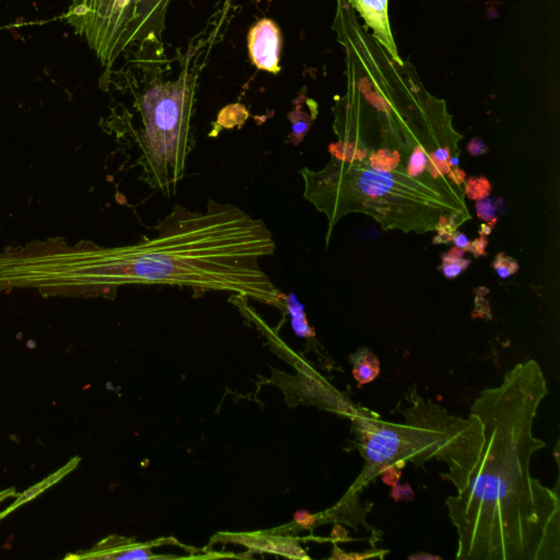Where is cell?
Masks as SVG:
<instances>
[{
  "instance_id": "cell-30",
  "label": "cell",
  "mask_w": 560,
  "mask_h": 560,
  "mask_svg": "<svg viewBox=\"0 0 560 560\" xmlns=\"http://www.w3.org/2000/svg\"><path fill=\"white\" fill-rule=\"evenodd\" d=\"M433 153H435L438 160L448 163L449 160H450L452 151H451L450 147H447V146H445V147L438 148V149L433 151Z\"/></svg>"
},
{
  "instance_id": "cell-27",
  "label": "cell",
  "mask_w": 560,
  "mask_h": 560,
  "mask_svg": "<svg viewBox=\"0 0 560 560\" xmlns=\"http://www.w3.org/2000/svg\"><path fill=\"white\" fill-rule=\"evenodd\" d=\"M468 151L472 155H482L487 153L489 149L484 140L480 138H474L468 143Z\"/></svg>"
},
{
  "instance_id": "cell-22",
  "label": "cell",
  "mask_w": 560,
  "mask_h": 560,
  "mask_svg": "<svg viewBox=\"0 0 560 560\" xmlns=\"http://www.w3.org/2000/svg\"><path fill=\"white\" fill-rule=\"evenodd\" d=\"M426 171L435 180H442L450 173L451 167L449 163L438 160L435 153H429L427 155Z\"/></svg>"
},
{
  "instance_id": "cell-29",
  "label": "cell",
  "mask_w": 560,
  "mask_h": 560,
  "mask_svg": "<svg viewBox=\"0 0 560 560\" xmlns=\"http://www.w3.org/2000/svg\"><path fill=\"white\" fill-rule=\"evenodd\" d=\"M452 242H454L455 246H458V248L465 251V248H468V243H470V240H468V237H466L464 233L458 230H455L454 232H453Z\"/></svg>"
},
{
  "instance_id": "cell-32",
  "label": "cell",
  "mask_w": 560,
  "mask_h": 560,
  "mask_svg": "<svg viewBox=\"0 0 560 560\" xmlns=\"http://www.w3.org/2000/svg\"><path fill=\"white\" fill-rule=\"evenodd\" d=\"M410 560H441L440 556L431 555L427 553H417L408 556Z\"/></svg>"
},
{
  "instance_id": "cell-13",
  "label": "cell",
  "mask_w": 560,
  "mask_h": 560,
  "mask_svg": "<svg viewBox=\"0 0 560 560\" xmlns=\"http://www.w3.org/2000/svg\"><path fill=\"white\" fill-rule=\"evenodd\" d=\"M358 8L365 11V15L371 24L377 25L384 32L386 29V4L388 0H356Z\"/></svg>"
},
{
  "instance_id": "cell-17",
  "label": "cell",
  "mask_w": 560,
  "mask_h": 560,
  "mask_svg": "<svg viewBox=\"0 0 560 560\" xmlns=\"http://www.w3.org/2000/svg\"><path fill=\"white\" fill-rule=\"evenodd\" d=\"M248 118V112L243 105H229L218 116V124H220L223 128H233L234 126L242 125Z\"/></svg>"
},
{
  "instance_id": "cell-23",
  "label": "cell",
  "mask_w": 560,
  "mask_h": 560,
  "mask_svg": "<svg viewBox=\"0 0 560 560\" xmlns=\"http://www.w3.org/2000/svg\"><path fill=\"white\" fill-rule=\"evenodd\" d=\"M390 497L396 503H398V501H412L415 498V493H414L413 488L410 484L406 483L402 485V484L398 483L396 486H393Z\"/></svg>"
},
{
  "instance_id": "cell-15",
  "label": "cell",
  "mask_w": 560,
  "mask_h": 560,
  "mask_svg": "<svg viewBox=\"0 0 560 560\" xmlns=\"http://www.w3.org/2000/svg\"><path fill=\"white\" fill-rule=\"evenodd\" d=\"M288 118H289L291 124H293L289 139H290L293 145L298 146L299 144L302 143L305 135H307L309 130H310V116H309L307 113L303 112V111L295 108V110L291 111V112L288 114Z\"/></svg>"
},
{
  "instance_id": "cell-26",
  "label": "cell",
  "mask_w": 560,
  "mask_h": 560,
  "mask_svg": "<svg viewBox=\"0 0 560 560\" xmlns=\"http://www.w3.org/2000/svg\"><path fill=\"white\" fill-rule=\"evenodd\" d=\"M293 519H295L298 524H300L301 526H303L304 528H311V526L314 524L315 520H316L314 515L311 514V513L307 510L297 511L295 515H293Z\"/></svg>"
},
{
  "instance_id": "cell-19",
  "label": "cell",
  "mask_w": 560,
  "mask_h": 560,
  "mask_svg": "<svg viewBox=\"0 0 560 560\" xmlns=\"http://www.w3.org/2000/svg\"><path fill=\"white\" fill-rule=\"evenodd\" d=\"M428 150L424 146H417L414 149L412 155L408 158V163H406V172L413 178H418L426 171L427 165Z\"/></svg>"
},
{
  "instance_id": "cell-4",
  "label": "cell",
  "mask_w": 560,
  "mask_h": 560,
  "mask_svg": "<svg viewBox=\"0 0 560 560\" xmlns=\"http://www.w3.org/2000/svg\"><path fill=\"white\" fill-rule=\"evenodd\" d=\"M197 52L192 60L194 54L188 52L178 78L155 81L136 105L140 126L134 137L139 153L137 164L143 170L140 178L167 197L184 178L186 159L194 147L190 122L200 71L202 52Z\"/></svg>"
},
{
  "instance_id": "cell-12",
  "label": "cell",
  "mask_w": 560,
  "mask_h": 560,
  "mask_svg": "<svg viewBox=\"0 0 560 560\" xmlns=\"http://www.w3.org/2000/svg\"><path fill=\"white\" fill-rule=\"evenodd\" d=\"M368 163L371 168L379 172H391L398 168V165L402 163V157L398 151L382 148L369 153Z\"/></svg>"
},
{
  "instance_id": "cell-3",
  "label": "cell",
  "mask_w": 560,
  "mask_h": 560,
  "mask_svg": "<svg viewBox=\"0 0 560 560\" xmlns=\"http://www.w3.org/2000/svg\"><path fill=\"white\" fill-rule=\"evenodd\" d=\"M396 412L400 423L381 419L377 414L356 406L348 417L351 419L358 449L365 458L363 474L355 484L360 489L370 483L381 470L391 464L402 470L407 463L416 468L428 461L438 460L448 465L441 477L456 491L468 484L483 449L482 424L475 414L468 419L449 412L418 394L412 385Z\"/></svg>"
},
{
  "instance_id": "cell-14",
  "label": "cell",
  "mask_w": 560,
  "mask_h": 560,
  "mask_svg": "<svg viewBox=\"0 0 560 560\" xmlns=\"http://www.w3.org/2000/svg\"><path fill=\"white\" fill-rule=\"evenodd\" d=\"M328 151L332 158H335L340 161H344V162L365 160L369 155L367 150H363L361 148L358 147L355 143L343 141V140H340L335 144H330L328 146Z\"/></svg>"
},
{
  "instance_id": "cell-16",
  "label": "cell",
  "mask_w": 560,
  "mask_h": 560,
  "mask_svg": "<svg viewBox=\"0 0 560 560\" xmlns=\"http://www.w3.org/2000/svg\"><path fill=\"white\" fill-rule=\"evenodd\" d=\"M501 200H491L489 196H487V197L478 200L476 203L475 208L478 218L486 221L490 227H493L499 220L500 208H505L503 204L499 206Z\"/></svg>"
},
{
  "instance_id": "cell-34",
  "label": "cell",
  "mask_w": 560,
  "mask_h": 560,
  "mask_svg": "<svg viewBox=\"0 0 560 560\" xmlns=\"http://www.w3.org/2000/svg\"><path fill=\"white\" fill-rule=\"evenodd\" d=\"M490 232H491V227L486 225V223H484V225H482V227H479L480 235H486V237H487L488 234H490Z\"/></svg>"
},
{
  "instance_id": "cell-9",
  "label": "cell",
  "mask_w": 560,
  "mask_h": 560,
  "mask_svg": "<svg viewBox=\"0 0 560 560\" xmlns=\"http://www.w3.org/2000/svg\"><path fill=\"white\" fill-rule=\"evenodd\" d=\"M235 540L242 542V544L248 547L251 546L253 548L267 550L270 553L281 554L288 557L308 558L304 554V550H301L293 540L278 538H258L248 536H235Z\"/></svg>"
},
{
  "instance_id": "cell-21",
  "label": "cell",
  "mask_w": 560,
  "mask_h": 560,
  "mask_svg": "<svg viewBox=\"0 0 560 560\" xmlns=\"http://www.w3.org/2000/svg\"><path fill=\"white\" fill-rule=\"evenodd\" d=\"M491 266L501 279L511 277L515 273H518L519 268H520L519 262L505 253L497 254Z\"/></svg>"
},
{
  "instance_id": "cell-7",
  "label": "cell",
  "mask_w": 560,
  "mask_h": 560,
  "mask_svg": "<svg viewBox=\"0 0 560 560\" xmlns=\"http://www.w3.org/2000/svg\"><path fill=\"white\" fill-rule=\"evenodd\" d=\"M173 0H140L130 27L128 43L161 44L165 15Z\"/></svg>"
},
{
  "instance_id": "cell-28",
  "label": "cell",
  "mask_w": 560,
  "mask_h": 560,
  "mask_svg": "<svg viewBox=\"0 0 560 560\" xmlns=\"http://www.w3.org/2000/svg\"><path fill=\"white\" fill-rule=\"evenodd\" d=\"M447 176L452 181V183L456 184V186H461L462 183L465 182V172H464L462 169L458 168V167H454V169L451 170L450 173H449Z\"/></svg>"
},
{
  "instance_id": "cell-24",
  "label": "cell",
  "mask_w": 560,
  "mask_h": 560,
  "mask_svg": "<svg viewBox=\"0 0 560 560\" xmlns=\"http://www.w3.org/2000/svg\"><path fill=\"white\" fill-rule=\"evenodd\" d=\"M380 476L382 477L383 483L393 487L400 482V476H402V470L394 465V464H391V465H388L381 470Z\"/></svg>"
},
{
  "instance_id": "cell-35",
  "label": "cell",
  "mask_w": 560,
  "mask_h": 560,
  "mask_svg": "<svg viewBox=\"0 0 560 560\" xmlns=\"http://www.w3.org/2000/svg\"><path fill=\"white\" fill-rule=\"evenodd\" d=\"M449 165H450L451 168H454V167H458V158H450V160H449Z\"/></svg>"
},
{
  "instance_id": "cell-1",
  "label": "cell",
  "mask_w": 560,
  "mask_h": 560,
  "mask_svg": "<svg viewBox=\"0 0 560 560\" xmlns=\"http://www.w3.org/2000/svg\"><path fill=\"white\" fill-rule=\"evenodd\" d=\"M547 394L542 367L530 359L472 404L483 449L468 485L445 500L458 534L456 559H560L559 496L530 468L546 447L533 429Z\"/></svg>"
},
{
  "instance_id": "cell-8",
  "label": "cell",
  "mask_w": 560,
  "mask_h": 560,
  "mask_svg": "<svg viewBox=\"0 0 560 560\" xmlns=\"http://www.w3.org/2000/svg\"><path fill=\"white\" fill-rule=\"evenodd\" d=\"M150 544H139L127 538L111 536L95 546L92 550L78 558H92V559H150L157 558L151 553Z\"/></svg>"
},
{
  "instance_id": "cell-5",
  "label": "cell",
  "mask_w": 560,
  "mask_h": 560,
  "mask_svg": "<svg viewBox=\"0 0 560 560\" xmlns=\"http://www.w3.org/2000/svg\"><path fill=\"white\" fill-rule=\"evenodd\" d=\"M140 0H70L64 20L100 63L111 67L130 48L128 35Z\"/></svg>"
},
{
  "instance_id": "cell-33",
  "label": "cell",
  "mask_w": 560,
  "mask_h": 560,
  "mask_svg": "<svg viewBox=\"0 0 560 560\" xmlns=\"http://www.w3.org/2000/svg\"><path fill=\"white\" fill-rule=\"evenodd\" d=\"M447 255L451 256V258H464V254H465V251L463 250V248H458V246H454V248H451L448 253H445Z\"/></svg>"
},
{
  "instance_id": "cell-2",
  "label": "cell",
  "mask_w": 560,
  "mask_h": 560,
  "mask_svg": "<svg viewBox=\"0 0 560 560\" xmlns=\"http://www.w3.org/2000/svg\"><path fill=\"white\" fill-rule=\"evenodd\" d=\"M304 196L328 217L330 233L340 218L363 213L374 218L384 230L435 231L443 216L470 219L464 190L448 180H435L427 171L418 178L406 172V163L391 172H379L368 161L332 158L326 168L300 171Z\"/></svg>"
},
{
  "instance_id": "cell-11",
  "label": "cell",
  "mask_w": 560,
  "mask_h": 560,
  "mask_svg": "<svg viewBox=\"0 0 560 560\" xmlns=\"http://www.w3.org/2000/svg\"><path fill=\"white\" fill-rule=\"evenodd\" d=\"M283 302L288 313L290 315L291 326H293L295 335L300 338L314 337L315 332L309 326L304 305L299 302L297 295L293 293H289L288 295H283Z\"/></svg>"
},
{
  "instance_id": "cell-10",
  "label": "cell",
  "mask_w": 560,
  "mask_h": 560,
  "mask_svg": "<svg viewBox=\"0 0 560 560\" xmlns=\"http://www.w3.org/2000/svg\"><path fill=\"white\" fill-rule=\"evenodd\" d=\"M349 359L350 363H353L354 379L357 381L359 388L372 382L380 374L378 356H375L370 349L360 348L354 355L350 356Z\"/></svg>"
},
{
  "instance_id": "cell-31",
  "label": "cell",
  "mask_w": 560,
  "mask_h": 560,
  "mask_svg": "<svg viewBox=\"0 0 560 560\" xmlns=\"http://www.w3.org/2000/svg\"><path fill=\"white\" fill-rule=\"evenodd\" d=\"M332 538L335 540H348L347 531L342 528L340 525H336L335 528L332 531Z\"/></svg>"
},
{
  "instance_id": "cell-18",
  "label": "cell",
  "mask_w": 560,
  "mask_h": 560,
  "mask_svg": "<svg viewBox=\"0 0 560 560\" xmlns=\"http://www.w3.org/2000/svg\"><path fill=\"white\" fill-rule=\"evenodd\" d=\"M464 183H465L464 194L470 200H482V198H485L490 195L491 186H490L489 181L485 176H480V178L470 176Z\"/></svg>"
},
{
  "instance_id": "cell-6",
  "label": "cell",
  "mask_w": 560,
  "mask_h": 560,
  "mask_svg": "<svg viewBox=\"0 0 560 560\" xmlns=\"http://www.w3.org/2000/svg\"><path fill=\"white\" fill-rule=\"evenodd\" d=\"M281 32L270 19H262L250 30L248 38V54L253 65L258 69L277 75L280 71Z\"/></svg>"
},
{
  "instance_id": "cell-25",
  "label": "cell",
  "mask_w": 560,
  "mask_h": 560,
  "mask_svg": "<svg viewBox=\"0 0 560 560\" xmlns=\"http://www.w3.org/2000/svg\"><path fill=\"white\" fill-rule=\"evenodd\" d=\"M488 240L486 235H480V238L475 239L472 242L468 243L465 252H470L474 254L475 258L485 255V250L487 248Z\"/></svg>"
},
{
  "instance_id": "cell-20",
  "label": "cell",
  "mask_w": 560,
  "mask_h": 560,
  "mask_svg": "<svg viewBox=\"0 0 560 560\" xmlns=\"http://www.w3.org/2000/svg\"><path fill=\"white\" fill-rule=\"evenodd\" d=\"M472 260L465 258H454L447 254H442V264L439 270L442 272L447 279H454L470 265Z\"/></svg>"
}]
</instances>
